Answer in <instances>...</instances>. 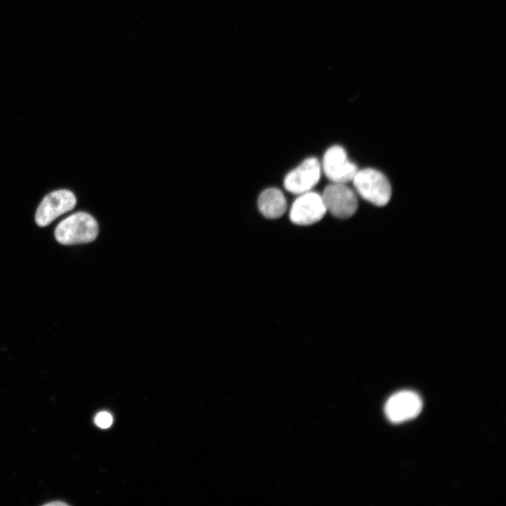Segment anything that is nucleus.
<instances>
[{
  "label": "nucleus",
  "instance_id": "nucleus-2",
  "mask_svg": "<svg viewBox=\"0 0 506 506\" xmlns=\"http://www.w3.org/2000/svg\"><path fill=\"white\" fill-rule=\"evenodd\" d=\"M352 181L358 194L369 202L379 207L389 202L391 185L380 171L371 168L358 170Z\"/></svg>",
  "mask_w": 506,
  "mask_h": 506
},
{
  "label": "nucleus",
  "instance_id": "nucleus-1",
  "mask_svg": "<svg viewBox=\"0 0 506 506\" xmlns=\"http://www.w3.org/2000/svg\"><path fill=\"white\" fill-rule=\"evenodd\" d=\"M98 224L89 214L79 212L62 220L54 231L56 240L64 245L89 243L98 234Z\"/></svg>",
  "mask_w": 506,
  "mask_h": 506
},
{
  "label": "nucleus",
  "instance_id": "nucleus-6",
  "mask_svg": "<svg viewBox=\"0 0 506 506\" xmlns=\"http://www.w3.org/2000/svg\"><path fill=\"white\" fill-rule=\"evenodd\" d=\"M327 212L321 195L309 191L296 198L290 210V219L297 225L308 226L320 221Z\"/></svg>",
  "mask_w": 506,
  "mask_h": 506
},
{
  "label": "nucleus",
  "instance_id": "nucleus-11",
  "mask_svg": "<svg viewBox=\"0 0 506 506\" xmlns=\"http://www.w3.org/2000/svg\"><path fill=\"white\" fill-rule=\"evenodd\" d=\"M44 505L47 506H65L67 505V504L64 502L57 500V501H53L51 502L46 503Z\"/></svg>",
  "mask_w": 506,
  "mask_h": 506
},
{
  "label": "nucleus",
  "instance_id": "nucleus-10",
  "mask_svg": "<svg viewBox=\"0 0 506 506\" xmlns=\"http://www.w3.org/2000/svg\"><path fill=\"white\" fill-rule=\"evenodd\" d=\"M112 415L106 411L99 412L94 418L95 424L102 429L110 427L112 424Z\"/></svg>",
  "mask_w": 506,
  "mask_h": 506
},
{
  "label": "nucleus",
  "instance_id": "nucleus-7",
  "mask_svg": "<svg viewBox=\"0 0 506 506\" xmlns=\"http://www.w3.org/2000/svg\"><path fill=\"white\" fill-rule=\"evenodd\" d=\"M325 176L333 183L352 181L358 170L350 162L345 150L339 145L328 148L324 154L322 167Z\"/></svg>",
  "mask_w": 506,
  "mask_h": 506
},
{
  "label": "nucleus",
  "instance_id": "nucleus-8",
  "mask_svg": "<svg viewBox=\"0 0 506 506\" xmlns=\"http://www.w3.org/2000/svg\"><path fill=\"white\" fill-rule=\"evenodd\" d=\"M321 175V165L316 157H309L289 172L284 179V187L289 192L300 195L317 184Z\"/></svg>",
  "mask_w": 506,
  "mask_h": 506
},
{
  "label": "nucleus",
  "instance_id": "nucleus-4",
  "mask_svg": "<svg viewBox=\"0 0 506 506\" xmlns=\"http://www.w3.org/2000/svg\"><path fill=\"white\" fill-rule=\"evenodd\" d=\"M76 204V197L70 190L53 191L46 195L38 206L35 222L39 226H46L58 216L73 209Z\"/></svg>",
  "mask_w": 506,
  "mask_h": 506
},
{
  "label": "nucleus",
  "instance_id": "nucleus-5",
  "mask_svg": "<svg viewBox=\"0 0 506 506\" xmlns=\"http://www.w3.org/2000/svg\"><path fill=\"white\" fill-rule=\"evenodd\" d=\"M420 396L410 390L400 391L391 395L384 406V413L389 421L401 423L417 417L422 410Z\"/></svg>",
  "mask_w": 506,
  "mask_h": 506
},
{
  "label": "nucleus",
  "instance_id": "nucleus-3",
  "mask_svg": "<svg viewBox=\"0 0 506 506\" xmlns=\"http://www.w3.org/2000/svg\"><path fill=\"white\" fill-rule=\"evenodd\" d=\"M321 196L327 211L337 218H349L358 209L356 195L345 183L328 185Z\"/></svg>",
  "mask_w": 506,
  "mask_h": 506
},
{
  "label": "nucleus",
  "instance_id": "nucleus-9",
  "mask_svg": "<svg viewBox=\"0 0 506 506\" xmlns=\"http://www.w3.org/2000/svg\"><path fill=\"white\" fill-rule=\"evenodd\" d=\"M258 208L261 214L268 219H278L287 209V201L283 192L275 188L264 190L258 198Z\"/></svg>",
  "mask_w": 506,
  "mask_h": 506
}]
</instances>
